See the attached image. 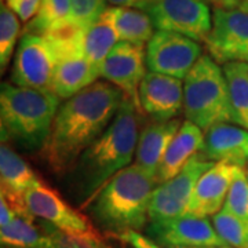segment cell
Segmentation results:
<instances>
[{
	"label": "cell",
	"mask_w": 248,
	"mask_h": 248,
	"mask_svg": "<svg viewBox=\"0 0 248 248\" xmlns=\"http://www.w3.org/2000/svg\"><path fill=\"white\" fill-rule=\"evenodd\" d=\"M122 90L109 81H95L66 99L55 116L43 156L50 169L63 174L112 123L124 101Z\"/></svg>",
	"instance_id": "cell-1"
},
{
	"label": "cell",
	"mask_w": 248,
	"mask_h": 248,
	"mask_svg": "<svg viewBox=\"0 0 248 248\" xmlns=\"http://www.w3.org/2000/svg\"><path fill=\"white\" fill-rule=\"evenodd\" d=\"M137 107L124 98L119 112L107 130L80 156L75 166V184L86 203L99 195L117 172L127 169L135 156L138 145Z\"/></svg>",
	"instance_id": "cell-2"
},
{
	"label": "cell",
	"mask_w": 248,
	"mask_h": 248,
	"mask_svg": "<svg viewBox=\"0 0 248 248\" xmlns=\"http://www.w3.org/2000/svg\"><path fill=\"white\" fill-rule=\"evenodd\" d=\"M60 99L53 90L3 83L0 93L3 138H13L29 149H43L60 109Z\"/></svg>",
	"instance_id": "cell-3"
},
{
	"label": "cell",
	"mask_w": 248,
	"mask_h": 248,
	"mask_svg": "<svg viewBox=\"0 0 248 248\" xmlns=\"http://www.w3.org/2000/svg\"><path fill=\"white\" fill-rule=\"evenodd\" d=\"M156 185L137 164L117 172L99 192L91 213L105 229L120 234L141 231L149 221V203Z\"/></svg>",
	"instance_id": "cell-4"
},
{
	"label": "cell",
	"mask_w": 248,
	"mask_h": 248,
	"mask_svg": "<svg viewBox=\"0 0 248 248\" xmlns=\"http://www.w3.org/2000/svg\"><path fill=\"white\" fill-rule=\"evenodd\" d=\"M184 115L203 131L232 122L231 102L223 69L211 55H202L184 83Z\"/></svg>",
	"instance_id": "cell-5"
},
{
	"label": "cell",
	"mask_w": 248,
	"mask_h": 248,
	"mask_svg": "<svg viewBox=\"0 0 248 248\" xmlns=\"http://www.w3.org/2000/svg\"><path fill=\"white\" fill-rule=\"evenodd\" d=\"M214 164V161L205 159L200 152L175 177L156 186L152 192L149 203V222L163 223L185 215L195 186L204 172H207Z\"/></svg>",
	"instance_id": "cell-6"
},
{
	"label": "cell",
	"mask_w": 248,
	"mask_h": 248,
	"mask_svg": "<svg viewBox=\"0 0 248 248\" xmlns=\"http://www.w3.org/2000/svg\"><path fill=\"white\" fill-rule=\"evenodd\" d=\"M157 31L174 32L205 42L213 29V14L204 0H152L145 10Z\"/></svg>",
	"instance_id": "cell-7"
},
{
	"label": "cell",
	"mask_w": 248,
	"mask_h": 248,
	"mask_svg": "<svg viewBox=\"0 0 248 248\" xmlns=\"http://www.w3.org/2000/svg\"><path fill=\"white\" fill-rule=\"evenodd\" d=\"M25 202L35 218L48 222L61 231L80 236L101 237L87 217L69 205L55 189L47 185L40 178H37L32 186L28 187Z\"/></svg>",
	"instance_id": "cell-8"
},
{
	"label": "cell",
	"mask_w": 248,
	"mask_h": 248,
	"mask_svg": "<svg viewBox=\"0 0 248 248\" xmlns=\"http://www.w3.org/2000/svg\"><path fill=\"white\" fill-rule=\"evenodd\" d=\"M202 53V46L193 39L157 31L146 47V66L151 72L185 80Z\"/></svg>",
	"instance_id": "cell-9"
},
{
	"label": "cell",
	"mask_w": 248,
	"mask_h": 248,
	"mask_svg": "<svg viewBox=\"0 0 248 248\" xmlns=\"http://www.w3.org/2000/svg\"><path fill=\"white\" fill-rule=\"evenodd\" d=\"M204 43L214 61L218 63H248L247 11L215 7L213 13V29Z\"/></svg>",
	"instance_id": "cell-10"
},
{
	"label": "cell",
	"mask_w": 248,
	"mask_h": 248,
	"mask_svg": "<svg viewBox=\"0 0 248 248\" xmlns=\"http://www.w3.org/2000/svg\"><path fill=\"white\" fill-rule=\"evenodd\" d=\"M57 62L45 36L24 33L18 43L11 81L22 87L51 90Z\"/></svg>",
	"instance_id": "cell-11"
},
{
	"label": "cell",
	"mask_w": 248,
	"mask_h": 248,
	"mask_svg": "<svg viewBox=\"0 0 248 248\" xmlns=\"http://www.w3.org/2000/svg\"><path fill=\"white\" fill-rule=\"evenodd\" d=\"M146 53L143 46L119 42L99 68V76L122 90L124 97L140 105V86L146 71Z\"/></svg>",
	"instance_id": "cell-12"
},
{
	"label": "cell",
	"mask_w": 248,
	"mask_h": 248,
	"mask_svg": "<svg viewBox=\"0 0 248 248\" xmlns=\"http://www.w3.org/2000/svg\"><path fill=\"white\" fill-rule=\"evenodd\" d=\"M148 236L166 247L207 248L226 246L207 218L182 215L163 223H149Z\"/></svg>",
	"instance_id": "cell-13"
},
{
	"label": "cell",
	"mask_w": 248,
	"mask_h": 248,
	"mask_svg": "<svg viewBox=\"0 0 248 248\" xmlns=\"http://www.w3.org/2000/svg\"><path fill=\"white\" fill-rule=\"evenodd\" d=\"M140 105L156 122L172 120L184 109L182 80L156 72H146L140 86Z\"/></svg>",
	"instance_id": "cell-14"
},
{
	"label": "cell",
	"mask_w": 248,
	"mask_h": 248,
	"mask_svg": "<svg viewBox=\"0 0 248 248\" xmlns=\"http://www.w3.org/2000/svg\"><path fill=\"white\" fill-rule=\"evenodd\" d=\"M236 169L237 166L229 163H215L204 172L190 196L186 215L208 218L219 213L231 189Z\"/></svg>",
	"instance_id": "cell-15"
},
{
	"label": "cell",
	"mask_w": 248,
	"mask_h": 248,
	"mask_svg": "<svg viewBox=\"0 0 248 248\" xmlns=\"http://www.w3.org/2000/svg\"><path fill=\"white\" fill-rule=\"evenodd\" d=\"M0 175L1 196L14 213L27 219H35L25 202V192L39 177L27 161L4 142L0 148Z\"/></svg>",
	"instance_id": "cell-16"
},
{
	"label": "cell",
	"mask_w": 248,
	"mask_h": 248,
	"mask_svg": "<svg viewBox=\"0 0 248 248\" xmlns=\"http://www.w3.org/2000/svg\"><path fill=\"white\" fill-rule=\"evenodd\" d=\"M203 156L214 163L248 164V130L228 123L213 125L204 137Z\"/></svg>",
	"instance_id": "cell-17"
},
{
	"label": "cell",
	"mask_w": 248,
	"mask_h": 248,
	"mask_svg": "<svg viewBox=\"0 0 248 248\" xmlns=\"http://www.w3.org/2000/svg\"><path fill=\"white\" fill-rule=\"evenodd\" d=\"M181 125L182 123L178 119L167 122H153L140 134L135 152V164L152 179H155V182L164 153Z\"/></svg>",
	"instance_id": "cell-18"
},
{
	"label": "cell",
	"mask_w": 248,
	"mask_h": 248,
	"mask_svg": "<svg viewBox=\"0 0 248 248\" xmlns=\"http://www.w3.org/2000/svg\"><path fill=\"white\" fill-rule=\"evenodd\" d=\"M203 143L204 135L200 127L187 120L182 123L160 163L156 185L164 184L175 177L192 157L202 152Z\"/></svg>",
	"instance_id": "cell-19"
},
{
	"label": "cell",
	"mask_w": 248,
	"mask_h": 248,
	"mask_svg": "<svg viewBox=\"0 0 248 248\" xmlns=\"http://www.w3.org/2000/svg\"><path fill=\"white\" fill-rule=\"evenodd\" d=\"M98 78L99 69L86 58L84 53L72 54L57 62L51 90L61 99H69L94 84Z\"/></svg>",
	"instance_id": "cell-20"
},
{
	"label": "cell",
	"mask_w": 248,
	"mask_h": 248,
	"mask_svg": "<svg viewBox=\"0 0 248 248\" xmlns=\"http://www.w3.org/2000/svg\"><path fill=\"white\" fill-rule=\"evenodd\" d=\"M107 10L122 42L137 46H145L151 42L155 35V25L146 11L131 7H109Z\"/></svg>",
	"instance_id": "cell-21"
},
{
	"label": "cell",
	"mask_w": 248,
	"mask_h": 248,
	"mask_svg": "<svg viewBox=\"0 0 248 248\" xmlns=\"http://www.w3.org/2000/svg\"><path fill=\"white\" fill-rule=\"evenodd\" d=\"M119 42V33L108 14V10H105L102 16L86 29L83 42L84 55L95 68L99 69Z\"/></svg>",
	"instance_id": "cell-22"
},
{
	"label": "cell",
	"mask_w": 248,
	"mask_h": 248,
	"mask_svg": "<svg viewBox=\"0 0 248 248\" xmlns=\"http://www.w3.org/2000/svg\"><path fill=\"white\" fill-rule=\"evenodd\" d=\"M222 69L228 84L232 122L248 130V63L228 62Z\"/></svg>",
	"instance_id": "cell-23"
},
{
	"label": "cell",
	"mask_w": 248,
	"mask_h": 248,
	"mask_svg": "<svg viewBox=\"0 0 248 248\" xmlns=\"http://www.w3.org/2000/svg\"><path fill=\"white\" fill-rule=\"evenodd\" d=\"M1 246L14 248H50V243L42 226L35 219H27L16 215V218L0 232Z\"/></svg>",
	"instance_id": "cell-24"
},
{
	"label": "cell",
	"mask_w": 248,
	"mask_h": 248,
	"mask_svg": "<svg viewBox=\"0 0 248 248\" xmlns=\"http://www.w3.org/2000/svg\"><path fill=\"white\" fill-rule=\"evenodd\" d=\"M72 18L71 0H42L40 9L25 27L24 33L45 35L48 29Z\"/></svg>",
	"instance_id": "cell-25"
},
{
	"label": "cell",
	"mask_w": 248,
	"mask_h": 248,
	"mask_svg": "<svg viewBox=\"0 0 248 248\" xmlns=\"http://www.w3.org/2000/svg\"><path fill=\"white\" fill-rule=\"evenodd\" d=\"M213 225L226 246L248 248V222L226 210H221L213 217Z\"/></svg>",
	"instance_id": "cell-26"
},
{
	"label": "cell",
	"mask_w": 248,
	"mask_h": 248,
	"mask_svg": "<svg viewBox=\"0 0 248 248\" xmlns=\"http://www.w3.org/2000/svg\"><path fill=\"white\" fill-rule=\"evenodd\" d=\"M19 35V18L10 9L9 4H4L1 0L0 6V68L1 73L9 65L14 46Z\"/></svg>",
	"instance_id": "cell-27"
},
{
	"label": "cell",
	"mask_w": 248,
	"mask_h": 248,
	"mask_svg": "<svg viewBox=\"0 0 248 248\" xmlns=\"http://www.w3.org/2000/svg\"><path fill=\"white\" fill-rule=\"evenodd\" d=\"M223 210L248 222V178L247 170L244 167L237 166L236 169Z\"/></svg>",
	"instance_id": "cell-28"
},
{
	"label": "cell",
	"mask_w": 248,
	"mask_h": 248,
	"mask_svg": "<svg viewBox=\"0 0 248 248\" xmlns=\"http://www.w3.org/2000/svg\"><path fill=\"white\" fill-rule=\"evenodd\" d=\"M40 226L48 239L50 248H109L101 237L80 236L61 231L46 221L42 222Z\"/></svg>",
	"instance_id": "cell-29"
},
{
	"label": "cell",
	"mask_w": 248,
	"mask_h": 248,
	"mask_svg": "<svg viewBox=\"0 0 248 248\" xmlns=\"http://www.w3.org/2000/svg\"><path fill=\"white\" fill-rule=\"evenodd\" d=\"M72 18L81 27L89 28L107 10L108 0H71Z\"/></svg>",
	"instance_id": "cell-30"
},
{
	"label": "cell",
	"mask_w": 248,
	"mask_h": 248,
	"mask_svg": "<svg viewBox=\"0 0 248 248\" xmlns=\"http://www.w3.org/2000/svg\"><path fill=\"white\" fill-rule=\"evenodd\" d=\"M115 237L119 240H122L124 243L130 244L133 248H184V247H166V246H161L159 243H156L155 240H152L148 236H143L140 232L137 231H130L120 233V234H116Z\"/></svg>",
	"instance_id": "cell-31"
},
{
	"label": "cell",
	"mask_w": 248,
	"mask_h": 248,
	"mask_svg": "<svg viewBox=\"0 0 248 248\" xmlns=\"http://www.w3.org/2000/svg\"><path fill=\"white\" fill-rule=\"evenodd\" d=\"M40 4L42 0H16L9 7L17 14L21 21L29 22L32 17L37 14Z\"/></svg>",
	"instance_id": "cell-32"
},
{
	"label": "cell",
	"mask_w": 248,
	"mask_h": 248,
	"mask_svg": "<svg viewBox=\"0 0 248 248\" xmlns=\"http://www.w3.org/2000/svg\"><path fill=\"white\" fill-rule=\"evenodd\" d=\"M112 7H131V9L146 10L152 0H108Z\"/></svg>",
	"instance_id": "cell-33"
},
{
	"label": "cell",
	"mask_w": 248,
	"mask_h": 248,
	"mask_svg": "<svg viewBox=\"0 0 248 248\" xmlns=\"http://www.w3.org/2000/svg\"><path fill=\"white\" fill-rule=\"evenodd\" d=\"M17 214L14 213V210L11 208V205L7 203V200L1 196L0 197V226L4 228L7 226L10 222L16 218Z\"/></svg>",
	"instance_id": "cell-34"
},
{
	"label": "cell",
	"mask_w": 248,
	"mask_h": 248,
	"mask_svg": "<svg viewBox=\"0 0 248 248\" xmlns=\"http://www.w3.org/2000/svg\"><path fill=\"white\" fill-rule=\"evenodd\" d=\"M243 0H222V9H239Z\"/></svg>",
	"instance_id": "cell-35"
},
{
	"label": "cell",
	"mask_w": 248,
	"mask_h": 248,
	"mask_svg": "<svg viewBox=\"0 0 248 248\" xmlns=\"http://www.w3.org/2000/svg\"><path fill=\"white\" fill-rule=\"evenodd\" d=\"M239 9L244 10V11H247L248 13V0H243V1H241V4H240Z\"/></svg>",
	"instance_id": "cell-36"
},
{
	"label": "cell",
	"mask_w": 248,
	"mask_h": 248,
	"mask_svg": "<svg viewBox=\"0 0 248 248\" xmlns=\"http://www.w3.org/2000/svg\"><path fill=\"white\" fill-rule=\"evenodd\" d=\"M204 1H210V3H214L217 7H222V0H204Z\"/></svg>",
	"instance_id": "cell-37"
},
{
	"label": "cell",
	"mask_w": 248,
	"mask_h": 248,
	"mask_svg": "<svg viewBox=\"0 0 248 248\" xmlns=\"http://www.w3.org/2000/svg\"><path fill=\"white\" fill-rule=\"evenodd\" d=\"M207 248H233V247H229V246H222V247H207Z\"/></svg>",
	"instance_id": "cell-38"
},
{
	"label": "cell",
	"mask_w": 248,
	"mask_h": 248,
	"mask_svg": "<svg viewBox=\"0 0 248 248\" xmlns=\"http://www.w3.org/2000/svg\"><path fill=\"white\" fill-rule=\"evenodd\" d=\"M6 1H7V4H9V6H11V4H13V3H14L16 0H6Z\"/></svg>",
	"instance_id": "cell-39"
},
{
	"label": "cell",
	"mask_w": 248,
	"mask_h": 248,
	"mask_svg": "<svg viewBox=\"0 0 248 248\" xmlns=\"http://www.w3.org/2000/svg\"><path fill=\"white\" fill-rule=\"evenodd\" d=\"M1 248H14V247H9V246H1Z\"/></svg>",
	"instance_id": "cell-40"
}]
</instances>
